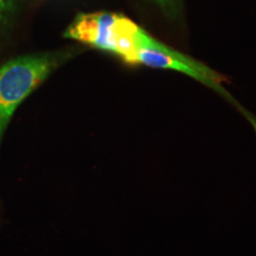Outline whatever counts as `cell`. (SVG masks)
<instances>
[{
  "label": "cell",
  "mask_w": 256,
  "mask_h": 256,
  "mask_svg": "<svg viewBox=\"0 0 256 256\" xmlns=\"http://www.w3.org/2000/svg\"><path fill=\"white\" fill-rule=\"evenodd\" d=\"M58 55L22 56L0 68V142L14 112L57 68Z\"/></svg>",
  "instance_id": "6da1fadb"
},
{
  "label": "cell",
  "mask_w": 256,
  "mask_h": 256,
  "mask_svg": "<svg viewBox=\"0 0 256 256\" xmlns=\"http://www.w3.org/2000/svg\"><path fill=\"white\" fill-rule=\"evenodd\" d=\"M138 25L115 14H82L64 32L66 38L78 40L95 49L107 51L120 58L130 50Z\"/></svg>",
  "instance_id": "7a4b0ae2"
},
{
  "label": "cell",
  "mask_w": 256,
  "mask_h": 256,
  "mask_svg": "<svg viewBox=\"0 0 256 256\" xmlns=\"http://www.w3.org/2000/svg\"><path fill=\"white\" fill-rule=\"evenodd\" d=\"M139 64L150 68L183 72L232 100V96L223 88L226 78L222 75L192 57L160 43L142 28L138 32V51L136 55V66Z\"/></svg>",
  "instance_id": "3957f363"
},
{
  "label": "cell",
  "mask_w": 256,
  "mask_h": 256,
  "mask_svg": "<svg viewBox=\"0 0 256 256\" xmlns=\"http://www.w3.org/2000/svg\"><path fill=\"white\" fill-rule=\"evenodd\" d=\"M166 14L174 17L180 10L182 0H154Z\"/></svg>",
  "instance_id": "277c9868"
},
{
  "label": "cell",
  "mask_w": 256,
  "mask_h": 256,
  "mask_svg": "<svg viewBox=\"0 0 256 256\" xmlns=\"http://www.w3.org/2000/svg\"><path fill=\"white\" fill-rule=\"evenodd\" d=\"M17 2L18 0H0V18L8 14Z\"/></svg>",
  "instance_id": "5b68a950"
}]
</instances>
